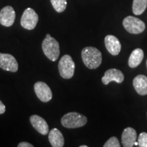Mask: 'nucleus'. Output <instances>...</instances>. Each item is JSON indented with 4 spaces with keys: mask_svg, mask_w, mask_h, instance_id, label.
<instances>
[{
    "mask_svg": "<svg viewBox=\"0 0 147 147\" xmlns=\"http://www.w3.org/2000/svg\"><path fill=\"white\" fill-rule=\"evenodd\" d=\"M82 61L89 69H96L102 62V55L98 49L93 47H87L82 50Z\"/></svg>",
    "mask_w": 147,
    "mask_h": 147,
    "instance_id": "f257e3e1",
    "label": "nucleus"
},
{
    "mask_svg": "<svg viewBox=\"0 0 147 147\" xmlns=\"http://www.w3.org/2000/svg\"><path fill=\"white\" fill-rule=\"evenodd\" d=\"M42 49L45 56L51 61L57 60L60 55V48L59 42L50 34H47L42 44Z\"/></svg>",
    "mask_w": 147,
    "mask_h": 147,
    "instance_id": "f03ea898",
    "label": "nucleus"
},
{
    "mask_svg": "<svg viewBox=\"0 0 147 147\" xmlns=\"http://www.w3.org/2000/svg\"><path fill=\"white\" fill-rule=\"evenodd\" d=\"M61 123L62 125L65 128H78L83 127L87 124V118L82 114L76 112H71L63 116Z\"/></svg>",
    "mask_w": 147,
    "mask_h": 147,
    "instance_id": "7ed1b4c3",
    "label": "nucleus"
},
{
    "mask_svg": "<svg viewBox=\"0 0 147 147\" xmlns=\"http://www.w3.org/2000/svg\"><path fill=\"white\" fill-rule=\"evenodd\" d=\"M59 72L64 79H70L73 77L75 71V63L70 55H65L61 58L58 64Z\"/></svg>",
    "mask_w": 147,
    "mask_h": 147,
    "instance_id": "20e7f679",
    "label": "nucleus"
},
{
    "mask_svg": "<svg viewBox=\"0 0 147 147\" xmlns=\"http://www.w3.org/2000/svg\"><path fill=\"white\" fill-rule=\"evenodd\" d=\"M123 25L127 32L131 34H139L142 33L145 29V24L142 20L128 16L123 19Z\"/></svg>",
    "mask_w": 147,
    "mask_h": 147,
    "instance_id": "39448f33",
    "label": "nucleus"
},
{
    "mask_svg": "<svg viewBox=\"0 0 147 147\" xmlns=\"http://www.w3.org/2000/svg\"><path fill=\"white\" fill-rule=\"evenodd\" d=\"M39 17L34 9L27 8L24 11L21 18V25L27 30H32L36 27Z\"/></svg>",
    "mask_w": 147,
    "mask_h": 147,
    "instance_id": "423d86ee",
    "label": "nucleus"
},
{
    "mask_svg": "<svg viewBox=\"0 0 147 147\" xmlns=\"http://www.w3.org/2000/svg\"><path fill=\"white\" fill-rule=\"evenodd\" d=\"M34 91L38 98L42 102H49L53 97V93L50 87L42 81H38L35 83Z\"/></svg>",
    "mask_w": 147,
    "mask_h": 147,
    "instance_id": "0eeeda50",
    "label": "nucleus"
},
{
    "mask_svg": "<svg viewBox=\"0 0 147 147\" xmlns=\"http://www.w3.org/2000/svg\"><path fill=\"white\" fill-rule=\"evenodd\" d=\"M0 68L11 72H16L18 69L17 61L12 55L0 53Z\"/></svg>",
    "mask_w": 147,
    "mask_h": 147,
    "instance_id": "6e6552de",
    "label": "nucleus"
},
{
    "mask_svg": "<svg viewBox=\"0 0 147 147\" xmlns=\"http://www.w3.org/2000/svg\"><path fill=\"white\" fill-rule=\"evenodd\" d=\"M16 13L10 5L3 7L0 11V24L5 27H11L15 21Z\"/></svg>",
    "mask_w": 147,
    "mask_h": 147,
    "instance_id": "1a4fd4ad",
    "label": "nucleus"
},
{
    "mask_svg": "<svg viewBox=\"0 0 147 147\" xmlns=\"http://www.w3.org/2000/svg\"><path fill=\"white\" fill-rule=\"evenodd\" d=\"M124 78V74L122 71L119 69L112 68L108 69L106 71L104 76L102 77V81L105 85H107L112 81H115L117 83L120 84L123 82Z\"/></svg>",
    "mask_w": 147,
    "mask_h": 147,
    "instance_id": "9d476101",
    "label": "nucleus"
},
{
    "mask_svg": "<svg viewBox=\"0 0 147 147\" xmlns=\"http://www.w3.org/2000/svg\"><path fill=\"white\" fill-rule=\"evenodd\" d=\"M30 123L37 131L42 135H47L49 132V125L42 117L37 115H32L30 117Z\"/></svg>",
    "mask_w": 147,
    "mask_h": 147,
    "instance_id": "9b49d317",
    "label": "nucleus"
},
{
    "mask_svg": "<svg viewBox=\"0 0 147 147\" xmlns=\"http://www.w3.org/2000/svg\"><path fill=\"white\" fill-rule=\"evenodd\" d=\"M105 46L107 51L113 56H117L121 50V45L118 38L113 35H108L106 36Z\"/></svg>",
    "mask_w": 147,
    "mask_h": 147,
    "instance_id": "f8f14e48",
    "label": "nucleus"
},
{
    "mask_svg": "<svg viewBox=\"0 0 147 147\" xmlns=\"http://www.w3.org/2000/svg\"><path fill=\"white\" fill-rule=\"evenodd\" d=\"M137 138L136 131L132 127H127L124 129L121 136V142L124 147H132Z\"/></svg>",
    "mask_w": 147,
    "mask_h": 147,
    "instance_id": "ddd939ff",
    "label": "nucleus"
},
{
    "mask_svg": "<svg viewBox=\"0 0 147 147\" xmlns=\"http://www.w3.org/2000/svg\"><path fill=\"white\" fill-rule=\"evenodd\" d=\"M133 85L139 95H147V77L146 76L140 74L136 76L133 80Z\"/></svg>",
    "mask_w": 147,
    "mask_h": 147,
    "instance_id": "4468645a",
    "label": "nucleus"
},
{
    "mask_svg": "<svg viewBox=\"0 0 147 147\" xmlns=\"http://www.w3.org/2000/svg\"><path fill=\"white\" fill-rule=\"evenodd\" d=\"M49 141L53 147H62L64 146L63 134L57 128H53L49 132Z\"/></svg>",
    "mask_w": 147,
    "mask_h": 147,
    "instance_id": "2eb2a0df",
    "label": "nucleus"
},
{
    "mask_svg": "<svg viewBox=\"0 0 147 147\" xmlns=\"http://www.w3.org/2000/svg\"><path fill=\"white\" fill-rule=\"evenodd\" d=\"M144 58V52L141 49H136L132 51L129 57L128 65L131 68H135L142 63Z\"/></svg>",
    "mask_w": 147,
    "mask_h": 147,
    "instance_id": "dca6fc26",
    "label": "nucleus"
},
{
    "mask_svg": "<svg viewBox=\"0 0 147 147\" xmlns=\"http://www.w3.org/2000/svg\"><path fill=\"white\" fill-rule=\"evenodd\" d=\"M147 7V0H134L132 10L136 15H140L144 12Z\"/></svg>",
    "mask_w": 147,
    "mask_h": 147,
    "instance_id": "f3484780",
    "label": "nucleus"
},
{
    "mask_svg": "<svg viewBox=\"0 0 147 147\" xmlns=\"http://www.w3.org/2000/svg\"><path fill=\"white\" fill-rule=\"evenodd\" d=\"M51 2L53 8L59 13H61L66 9L67 0H51Z\"/></svg>",
    "mask_w": 147,
    "mask_h": 147,
    "instance_id": "a211bd4d",
    "label": "nucleus"
},
{
    "mask_svg": "<svg viewBox=\"0 0 147 147\" xmlns=\"http://www.w3.org/2000/svg\"><path fill=\"white\" fill-rule=\"evenodd\" d=\"M120 143L117 137H111L104 145V147H120Z\"/></svg>",
    "mask_w": 147,
    "mask_h": 147,
    "instance_id": "6ab92c4d",
    "label": "nucleus"
},
{
    "mask_svg": "<svg viewBox=\"0 0 147 147\" xmlns=\"http://www.w3.org/2000/svg\"><path fill=\"white\" fill-rule=\"evenodd\" d=\"M138 143L140 147H147V133L142 132L140 134Z\"/></svg>",
    "mask_w": 147,
    "mask_h": 147,
    "instance_id": "aec40b11",
    "label": "nucleus"
},
{
    "mask_svg": "<svg viewBox=\"0 0 147 147\" xmlns=\"http://www.w3.org/2000/svg\"><path fill=\"white\" fill-rule=\"evenodd\" d=\"M18 147H34V145L27 142H22L18 144Z\"/></svg>",
    "mask_w": 147,
    "mask_h": 147,
    "instance_id": "412c9836",
    "label": "nucleus"
},
{
    "mask_svg": "<svg viewBox=\"0 0 147 147\" xmlns=\"http://www.w3.org/2000/svg\"><path fill=\"white\" fill-rule=\"evenodd\" d=\"M5 106L0 100V115L5 113Z\"/></svg>",
    "mask_w": 147,
    "mask_h": 147,
    "instance_id": "4be33fe9",
    "label": "nucleus"
},
{
    "mask_svg": "<svg viewBox=\"0 0 147 147\" xmlns=\"http://www.w3.org/2000/svg\"><path fill=\"white\" fill-rule=\"evenodd\" d=\"M80 147H87V145H81V146H80Z\"/></svg>",
    "mask_w": 147,
    "mask_h": 147,
    "instance_id": "5701e85b",
    "label": "nucleus"
},
{
    "mask_svg": "<svg viewBox=\"0 0 147 147\" xmlns=\"http://www.w3.org/2000/svg\"><path fill=\"white\" fill-rule=\"evenodd\" d=\"M146 67H147V61H146Z\"/></svg>",
    "mask_w": 147,
    "mask_h": 147,
    "instance_id": "b1692460",
    "label": "nucleus"
}]
</instances>
